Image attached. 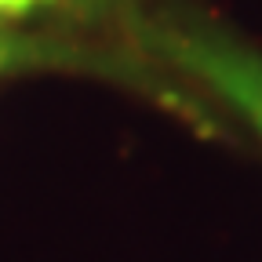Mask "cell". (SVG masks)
Segmentation results:
<instances>
[{
	"label": "cell",
	"mask_w": 262,
	"mask_h": 262,
	"mask_svg": "<svg viewBox=\"0 0 262 262\" xmlns=\"http://www.w3.org/2000/svg\"><path fill=\"white\" fill-rule=\"evenodd\" d=\"M142 44L179 73L219 95L251 127L262 131V55L208 22L149 18L139 26Z\"/></svg>",
	"instance_id": "cell-1"
},
{
	"label": "cell",
	"mask_w": 262,
	"mask_h": 262,
	"mask_svg": "<svg viewBox=\"0 0 262 262\" xmlns=\"http://www.w3.org/2000/svg\"><path fill=\"white\" fill-rule=\"evenodd\" d=\"M44 4H51V0H0V18H26Z\"/></svg>",
	"instance_id": "cell-2"
},
{
	"label": "cell",
	"mask_w": 262,
	"mask_h": 262,
	"mask_svg": "<svg viewBox=\"0 0 262 262\" xmlns=\"http://www.w3.org/2000/svg\"><path fill=\"white\" fill-rule=\"evenodd\" d=\"M11 55H15V40L8 37V33H0V66H4Z\"/></svg>",
	"instance_id": "cell-3"
},
{
	"label": "cell",
	"mask_w": 262,
	"mask_h": 262,
	"mask_svg": "<svg viewBox=\"0 0 262 262\" xmlns=\"http://www.w3.org/2000/svg\"><path fill=\"white\" fill-rule=\"evenodd\" d=\"M51 4H66V8H80V11H88V8H95V4H102V0H51Z\"/></svg>",
	"instance_id": "cell-4"
}]
</instances>
